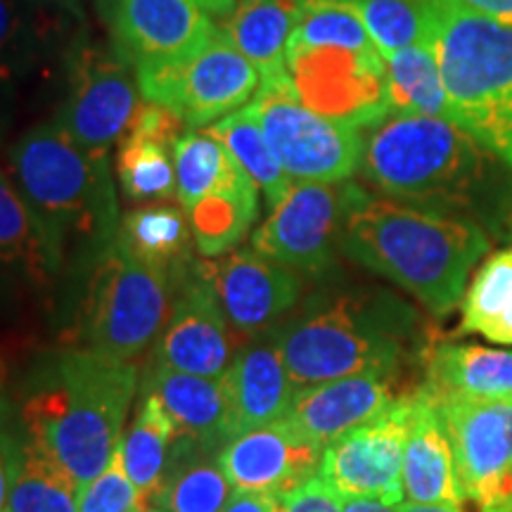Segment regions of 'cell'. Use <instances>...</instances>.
<instances>
[{
  "label": "cell",
  "mask_w": 512,
  "mask_h": 512,
  "mask_svg": "<svg viewBox=\"0 0 512 512\" xmlns=\"http://www.w3.org/2000/svg\"><path fill=\"white\" fill-rule=\"evenodd\" d=\"M358 133V174L389 200L475 223L512 211L510 166L456 121L387 112Z\"/></svg>",
  "instance_id": "obj_1"
},
{
  "label": "cell",
  "mask_w": 512,
  "mask_h": 512,
  "mask_svg": "<svg viewBox=\"0 0 512 512\" xmlns=\"http://www.w3.org/2000/svg\"><path fill=\"white\" fill-rule=\"evenodd\" d=\"M489 233L470 219L420 209L358 188L339 249L425 306L448 316L463 302Z\"/></svg>",
  "instance_id": "obj_2"
},
{
  "label": "cell",
  "mask_w": 512,
  "mask_h": 512,
  "mask_svg": "<svg viewBox=\"0 0 512 512\" xmlns=\"http://www.w3.org/2000/svg\"><path fill=\"white\" fill-rule=\"evenodd\" d=\"M136 384V363L93 349L69 351L57 366L55 387L24 403L29 441L83 489L117 453Z\"/></svg>",
  "instance_id": "obj_3"
},
{
  "label": "cell",
  "mask_w": 512,
  "mask_h": 512,
  "mask_svg": "<svg viewBox=\"0 0 512 512\" xmlns=\"http://www.w3.org/2000/svg\"><path fill=\"white\" fill-rule=\"evenodd\" d=\"M418 313L392 294H337L273 330L297 389L339 377L396 375L415 347Z\"/></svg>",
  "instance_id": "obj_4"
},
{
  "label": "cell",
  "mask_w": 512,
  "mask_h": 512,
  "mask_svg": "<svg viewBox=\"0 0 512 512\" xmlns=\"http://www.w3.org/2000/svg\"><path fill=\"white\" fill-rule=\"evenodd\" d=\"M430 46L451 121L512 169V27L460 0H430Z\"/></svg>",
  "instance_id": "obj_5"
},
{
  "label": "cell",
  "mask_w": 512,
  "mask_h": 512,
  "mask_svg": "<svg viewBox=\"0 0 512 512\" xmlns=\"http://www.w3.org/2000/svg\"><path fill=\"white\" fill-rule=\"evenodd\" d=\"M12 176L60 261L76 240L110 238L117 204L107 155L81 147L57 119L19 138L12 147Z\"/></svg>",
  "instance_id": "obj_6"
},
{
  "label": "cell",
  "mask_w": 512,
  "mask_h": 512,
  "mask_svg": "<svg viewBox=\"0 0 512 512\" xmlns=\"http://www.w3.org/2000/svg\"><path fill=\"white\" fill-rule=\"evenodd\" d=\"M169 306L166 268L147 264L114 240L95 266L86 299L88 349L131 361L162 330Z\"/></svg>",
  "instance_id": "obj_7"
},
{
  "label": "cell",
  "mask_w": 512,
  "mask_h": 512,
  "mask_svg": "<svg viewBox=\"0 0 512 512\" xmlns=\"http://www.w3.org/2000/svg\"><path fill=\"white\" fill-rule=\"evenodd\" d=\"M247 107L294 183H344L358 171V128L304 105L290 72L261 79Z\"/></svg>",
  "instance_id": "obj_8"
},
{
  "label": "cell",
  "mask_w": 512,
  "mask_h": 512,
  "mask_svg": "<svg viewBox=\"0 0 512 512\" xmlns=\"http://www.w3.org/2000/svg\"><path fill=\"white\" fill-rule=\"evenodd\" d=\"M143 100L181 117L188 131L214 126L247 107L259 91L261 74L216 27L195 53L181 60L136 69Z\"/></svg>",
  "instance_id": "obj_9"
},
{
  "label": "cell",
  "mask_w": 512,
  "mask_h": 512,
  "mask_svg": "<svg viewBox=\"0 0 512 512\" xmlns=\"http://www.w3.org/2000/svg\"><path fill=\"white\" fill-rule=\"evenodd\" d=\"M430 399L446 425L467 501L479 512H512V399Z\"/></svg>",
  "instance_id": "obj_10"
},
{
  "label": "cell",
  "mask_w": 512,
  "mask_h": 512,
  "mask_svg": "<svg viewBox=\"0 0 512 512\" xmlns=\"http://www.w3.org/2000/svg\"><path fill=\"white\" fill-rule=\"evenodd\" d=\"M356 192L354 183H294L254 230L252 249L292 271H325Z\"/></svg>",
  "instance_id": "obj_11"
},
{
  "label": "cell",
  "mask_w": 512,
  "mask_h": 512,
  "mask_svg": "<svg viewBox=\"0 0 512 512\" xmlns=\"http://www.w3.org/2000/svg\"><path fill=\"white\" fill-rule=\"evenodd\" d=\"M138 79L117 48L88 43L69 62V93L57 121L93 155H107L136 114Z\"/></svg>",
  "instance_id": "obj_12"
},
{
  "label": "cell",
  "mask_w": 512,
  "mask_h": 512,
  "mask_svg": "<svg viewBox=\"0 0 512 512\" xmlns=\"http://www.w3.org/2000/svg\"><path fill=\"white\" fill-rule=\"evenodd\" d=\"M290 72L304 105L363 128L389 112L387 62L380 50L287 46Z\"/></svg>",
  "instance_id": "obj_13"
},
{
  "label": "cell",
  "mask_w": 512,
  "mask_h": 512,
  "mask_svg": "<svg viewBox=\"0 0 512 512\" xmlns=\"http://www.w3.org/2000/svg\"><path fill=\"white\" fill-rule=\"evenodd\" d=\"M413 394L399 396L387 411L323 448L318 475L339 496L377 498L401 505L403 448L411 425Z\"/></svg>",
  "instance_id": "obj_14"
},
{
  "label": "cell",
  "mask_w": 512,
  "mask_h": 512,
  "mask_svg": "<svg viewBox=\"0 0 512 512\" xmlns=\"http://www.w3.org/2000/svg\"><path fill=\"white\" fill-rule=\"evenodd\" d=\"M320 458L323 448L283 418L233 437L216 460L233 489L283 496L318 475Z\"/></svg>",
  "instance_id": "obj_15"
},
{
  "label": "cell",
  "mask_w": 512,
  "mask_h": 512,
  "mask_svg": "<svg viewBox=\"0 0 512 512\" xmlns=\"http://www.w3.org/2000/svg\"><path fill=\"white\" fill-rule=\"evenodd\" d=\"M200 275L214 287L228 323L242 332L268 328L297 304L302 292L297 271L256 249H235L221 261L202 264Z\"/></svg>",
  "instance_id": "obj_16"
},
{
  "label": "cell",
  "mask_w": 512,
  "mask_h": 512,
  "mask_svg": "<svg viewBox=\"0 0 512 512\" xmlns=\"http://www.w3.org/2000/svg\"><path fill=\"white\" fill-rule=\"evenodd\" d=\"M114 48L133 69L181 60L216 31L200 0H114Z\"/></svg>",
  "instance_id": "obj_17"
},
{
  "label": "cell",
  "mask_w": 512,
  "mask_h": 512,
  "mask_svg": "<svg viewBox=\"0 0 512 512\" xmlns=\"http://www.w3.org/2000/svg\"><path fill=\"white\" fill-rule=\"evenodd\" d=\"M228 318L214 287L202 278L178 299L159 339V366L202 377H223L230 366Z\"/></svg>",
  "instance_id": "obj_18"
},
{
  "label": "cell",
  "mask_w": 512,
  "mask_h": 512,
  "mask_svg": "<svg viewBox=\"0 0 512 512\" xmlns=\"http://www.w3.org/2000/svg\"><path fill=\"white\" fill-rule=\"evenodd\" d=\"M394 380L396 375L361 373L299 389L287 420L306 439L325 448L387 411L399 399L394 394Z\"/></svg>",
  "instance_id": "obj_19"
},
{
  "label": "cell",
  "mask_w": 512,
  "mask_h": 512,
  "mask_svg": "<svg viewBox=\"0 0 512 512\" xmlns=\"http://www.w3.org/2000/svg\"><path fill=\"white\" fill-rule=\"evenodd\" d=\"M221 380L226 384L233 437L287 418L299 392L273 332L245 344Z\"/></svg>",
  "instance_id": "obj_20"
},
{
  "label": "cell",
  "mask_w": 512,
  "mask_h": 512,
  "mask_svg": "<svg viewBox=\"0 0 512 512\" xmlns=\"http://www.w3.org/2000/svg\"><path fill=\"white\" fill-rule=\"evenodd\" d=\"M185 131L178 114L140 100L117 152L121 190L131 200L150 202L176 195L174 150Z\"/></svg>",
  "instance_id": "obj_21"
},
{
  "label": "cell",
  "mask_w": 512,
  "mask_h": 512,
  "mask_svg": "<svg viewBox=\"0 0 512 512\" xmlns=\"http://www.w3.org/2000/svg\"><path fill=\"white\" fill-rule=\"evenodd\" d=\"M403 491L413 503L460 508L467 503L446 425L430 394L422 387L413 392L411 425L403 448Z\"/></svg>",
  "instance_id": "obj_22"
},
{
  "label": "cell",
  "mask_w": 512,
  "mask_h": 512,
  "mask_svg": "<svg viewBox=\"0 0 512 512\" xmlns=\"http://www.w3.org/2000/svg\"><path fill=\"white\" fill-rule=\"evenodd\" d=\"M427 394L470 401L512 399V351L479 344H437L422 384Z\"/></svg>",
  "instance_id": "obj_23"
},
{
  "label": "cell",
  "mask_w": 512,
  "mask_h": 512,
  "mask_svg": "<svg viewBox=\"0 0 512 512\" xmlns=\"http://www.w3.org/2000/svg\"><path fill=\"white\" fill-rule=\"evenodd\" d=\"M147 387L164 406L178 434L202 444L233 439L230 403L221 377L190 375L157 366Z\"/></svg>",
  "instance_id": "obj_24"
},
{
  "label": "cell",
  "mask_w": 512,
  "mask_h": 512,
  "mask_svg": "<svg viewBox=\"0 0 512 512\" xmlns=\"http://www.w3.org/2000/svg\"><path fill=\"white\" fill-rule=\"evenodd\" d=\"M60 264L34 209L0 171V283L43 287L53 280Z\"/></svg>",
  "instance_id": "obj_25"
},
{
  "label": "cell",
  "mask_w": 512,
  "mask_h": 512,
  "mask_svg": "<svg viewBox=\"0 0 512 512\" xmlns=\"http://www.w3.org/2000/svg\"><path fill=\"white\" fill-rule=\"evenodd\" d=\"M304 0H240L223 19L228 41L259 69L261 79L287 72V43Z\"/></svg>",
  "instance_id": "obj_26"
},
{
  "label": "cell",
  "mask_w": 512,
  "mask_h": 512,
  "mask_svg": "<svg viewBox=\"0 0 512 512\" xmlns=\"http://www.w3.org/2000/svg\"><path fill=\"white\" fill-rule=\"evenodd\" d=\"M176 427L155 394L147 392L138 403L136 418L121 439L119 453L128 479L138 489L143 503H152L162 489V475Z\"/></svg>",
  "instance_id": "obj_27"
},
{
  "label": "cell",
  "mask_w": 512,
  "mask_h": 512,
  "mask_svg": "<svg viewBox=\"0 0 512 512\" xmlns=\"http://www.w3.org/2000/svg\"><path fill=\"white\" fill-rule=\"evenodd\" d=\"M176 197L183 211H190L204 197L238 185L249 174L230 150L209 131H185L174 150Z\"/></svg>",
  "instance_id": "obj_28"
},
{
  "label": "cell",
  "mask_w": 512,
  "mask_h": 512,
  "mask_svg": "<svg viewBox=\"0 0 512 512\" xmlns=\"http://www.w3.org/2000/svg\"><path fill=\"white\" fill-rule=\"evenodd\" d=\"M384 62H387L384 91H387L389 112L451 119L439 60L430 43L396 50L384 57Z\"/></svg>",
  "instance_id": "obj_29"
},
{
  "label": "cell",
  "mask_w": 512,
  "mask_h": 512,
  "mask_svg": "<svg viewBox=\"0 0 512 512\" xmlns=\"http://www.w3.org/2000/svg\"><path fill=\"white\" fill-rule=\"evenodd\" d=\"M5 512H76L81 486L34 444L22 446L10 460Z\"/></svg>",
  "instance_id": "obj_30"
},
{
  "label": "cell",
  "mask_w": 512,
  "mask_h": 512,
  "mask_svg": "<svg viewBox=\"0 0 512 512\" xmlns=\"http://www.w3.org/2000/svg\"><path fill=\"white\" fill-rule=\"evenodd\" d=\"M195 245L204 256L233 252L259 216V188L252 178L204 197L190 211Z\"/></svg>",
  "instance_id": "obj_31"
},
{
  "label": "cell",
  "mask_w": 512,
  "mask_h": 512,
  "mask_svg": "<svg viewBox=\"0 0 512 512\" xmlns=\"http://www.w3.org/2000/svg\"><path fill=\"white\" fill-rule=\"evenodd\" d=\"M460 304V330L498 344H512V247L484 261Z\"/></svg>",
  "instance_id": "obj_32"
},
{
  "label": "cell",
  "mask_w": 512,
  "mask_h": 512,
  "mask_svg": "<svg viewBox=\"0 0 512 512\" xmlns=\"http://www.w3.org/2000/svg\"><path fill=\"white\" fill-rule=\"evenodd\" d=\"M207 131L219 138L230 150V155L238 159V164L247 171L256 188L264 192L268 207L273 209L290 192L294 181L285 171L280 157L275 155L271 140L254 114L249 112V107H242L240 112L216 121Z\"/></svg>",
  "instance_id": "obj_33"
},
{
  "label": "cell",
  "mask_w": 512,
  "mask_h": 512,
  "mask_svg": "<svg viewBox=\"0 0 512 512\" xmlns=\"http://www.w3.org/2000/svg\"><path fill=\"white\" fill-rule=\"evenodd\" d=\"M188 221L178 207L150 204L128 211L117 240L138 259L166 268L188 247Z\"/></svg>",
  "instance_id": "obj_34"
},
{
  "label": "cell",
  "mask_w": 512,
  "mask_h": 512,
  "mask_svg": "<svg viewBox=\"0 0 512 512\" xmlns=\"http://www.w3.org/2000/svg\"><path fill=\"white\" fill-rule=\"evenodd\" d=\"M344 3L356 10L384 57L418 43H430V0H344Z\"/></svg>",
  "instance_id": "obj_35"
},
{
  "label": "cell",
  "mask_w": 512,
  "mask_h": 512,
  "mask_svg": "<svg viewBox=\"0 0 512 512\" xmlns=\"http://www.w3.org/2000/svg\"><path fill=\"white\" fill-rule=\"evenodd\" d=\"M233 496L219 460H192L166 479L152 505L166 512H221Z\"/></svg>",
  "instance_id": "obj_36"
},
{
  "label": "cell",
  "mask_w": 512,
  "mask_h": 512,
  "mask_svg": "<svg viewBox=\"0 0 512 512\" xmlns=\"http://www.w3.org/2000/svg\"><path fill=\"white\" fill-rule=\"evenodd\" d=\"M138 505H147L140 498L138 489L128 479L124 463H121V453L117 448L110 465L86 484L79 494V508L76 512H131Z\"/></svg>",
  "instance_id": "obj_37"
},
{
  "label": "cell",
  "mask_w": 512,
  "mask_h": 512,
  "mask_svg": "<svg viewBox=\"0 0 512 512\" xmlns=\"http://www.w3.org/2000/svg\"><path fill=\"white\" fill-rule=\"evenodd\" d=\"M22 3L24 0H0V81L12 79L27 55L29 22Z\"/></svg>",
  "instance_id": "obj_38"
},
{
  "label": "cell",
  "mask_w": 512,
  "mask_h": 512,
  "mask_svg": "<svg viewBox=\"0 0 512 512\" xmlns=\"http://www.w3.org/2000/svg\"><path fill=\"white\" fill-rule=\"evenodd\" d=\"M278 512H344L342 496L320 475L278 496Z\"/></svg>",
  "instance_id": "obj_39"
},
{
  "label": "cell",
  "mask_w": 512,
  "mask_h": 512,
  "mask_svg": "<svg viewBox=\"0 0 512 512\" xmlns=\"http://www.w3.org/2000/svg\"><path fill=\"white\" fill-rule=\"evenodd\" d=\"M221 512H278V496L235 489Z\"/></svg>",
  "instance_id": "obj_40"
},
{
  "label": "cell",
  "mask_w": 512,
  "mask_h": 512,
  "mask_svg": "<svg viewBox=\"0 0 512 512\" xmlns=\"http://www.w3.org/2000/svg\"><path fill=\"white\" fill-rule=\"evenodd\" d=\"M460 3L512 27V0H460Z\"/></svg>",
  "instance_id": "obj_41"
},
{
  "label": "cell",
  "mask_w": 512,
  "mask_h": 512,
  "mask_svg": "<svg viewBox=\"0 0 512 512\" xmlns=\"http://www.w3.org/2000/svg\"><path fill=\"white\" fill-rule=\"evenodd\" d=\"M344 512H399V505H389L377 498H361V496H342Z\"/></svg>",
  "instance_id": "obj_42"
},
{
  "label": "cell",
  "mask_w": 512,
  "mask_h": 512,
  "mask_svg": "<svg viewBox=\"0 0 512 512\" xmlns=\"http://www.w3.org/2000/svg\"><path fill=\"white\" fill-rule=\"evenodd\" d=\"M399 512H465L460 505H439V503H413L406 501L399 505Z\"/></svg>",
  "instance_id": "obj_43"
},
{
  "label": "cell",
  "mask_w": 512,
  "mask_h": 512,
  "mask_svg": "<svg viewBox=\"0 0 512 512\" xmlns=\"http://www.w3.org/2000/svg\"><path fill=\"white\" fill-rule=\"evenodd\" d=\"M200 3L204 5V10H207L211 17L226 19L230 17V12L238 8L240 0H200Z\"/></svg>",
  "instance_id": "obj_44"
},
{
  "label": "cell",
  "mask_w": 512,
  "mask_h": 512,
  "mask_svg": "<svg viewBox=\"0 0 512 512\" xmlns=\"http://www.w3.org/2000/svg\"><path fill=\"white\" fill-rule=\"evenodd\" d=\"M5 503H8V479H5V467L0 460V512H5Z\"/></svg>",
  "instance_id": "obj_45"
},
{
  "label": "cell",
  "mask_w": 512,
  "mask_h": 512,
  "mask_svg": "<svg viewBox=\"0 0 512 512\" xmlns=\"http://www.w3.org/2000/svg\"><path fill=\"white\" fill-rule=\"evenodd\" d=\"M24 3H38V5H60V8H67V10H72V8H76V3H79V0H24Z\"/></svg>",
  "instance_id": "obj_46"
},
{
  "label": "cell",
  "mask_w": 512,
  "mask_h": 512,
  "mask_svg": "<svg viewBox=\"0 0 512 512\" xmlns=\"http://www.w3.org/2000/svg\"><path fill=\"white\" fill-rule=\"evenodd\" d=\"M131 512H166V510L159 508V505H152V503H147V505H138V508H133Z\"/></svg>",
  "instance_id": "obj_47"
}]
</instances>
